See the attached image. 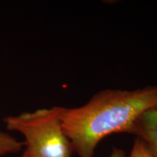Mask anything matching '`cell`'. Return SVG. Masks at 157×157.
Masks as SVG:
<instances>
[{
    "label": "cell",
    "mask_w": 157,
    "mask_h": 157,
    "mask_svg": "<svg viewBox=\"0 0 157 157\" xmlns=\"http://www.w3.org/2000/svg\"><path fill=\"white\" fill-rule=\"evenodd\" d=\"M24 146L21 142L9 133L0 129V157L21 151Z\"/></svg>",
    "instance_id": "4"
},
{
    "label": "cell",
    "mask_w": 157,
    "mask_h": 157,
    "mask_svg": "<svg viewBox=\"0 0 157 157\" xmlns=\"http://www.w3.org/2000/svg\"><path fill=\"white\" fill-rule=\"evenodd\" d=\"M157 103V85L133 90H104L82 106L61 107L60 119L74 151L93 157L104 137L130 132L135 119Z\"/></svg>",
    "instance_id": "1"
},
{
    "label": "cell",
    "mask_w": 157,
    "mask_h": 157,
    "mask_svg": "<svg viewBox=\"0 0 157 157\" xmlns=\"http://www.w3.org/2000/svg\"><path fill=\"white\" fill-rule=\"evenodd\" d=\"M61 107L41 109L3 119L6 129L24 137L22 157H71L73 147L60 119Z\"/></svg>",
    "instance_id": "2"
},
{
    "label": "cell",
    "mask_w": 157,
    "mask_h": 157,
    "mask_svg": "<svg viewBox=\"0 0 157 157\" xmlns=\"http://www.w3.org/2000/svg\"><path fill=\"white\" fill-rule=\"evenodd\" d=\"M142 140L154 157H157V103L143 111L130 130Z\"/></svg>",
    "instance_id": "3"
},
{
    "label": "cell",
    "mask_w": 157,
    "mask_h": 157,
    "mask_svg": "<svg viewBox=\"0 0 157 157\" xmlns=\"http://www.w3.org/2000/svg\"><path fill=\"white\" fill-rule=\"evenodd\" d=\"M129 157H154L146 145L140 139H135Z\"/></svg>",
    "instance_id": "5"
}]
</instances>
